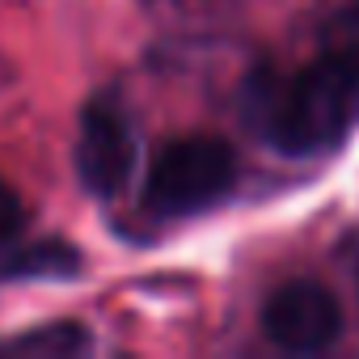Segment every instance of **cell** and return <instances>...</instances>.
Instances as JSON below:
<instances>
[{
	"mask_svg": "<svg viewBox=\"0 0 359 359\" xmlns=\"http://www.w3.org/2000/svg\"><path fill=\"white\" fill-rule=\"evenodd\" d=\"M250 127L283 156H321L338 148L359 118V13H342L330 43L304 68L258 72L245 85Z\"/></svg>",
	"mask_w": 359,
	"mask_h": 359,
	"instance_id": "cell-1",
	"label": "cell"
},
{
	"mask_svg": "<svg viewBox=\"0 0 359 359\" xmlns=\"http://www.w3.org/2000/svg\"><path fill=\"white\" fill-rule=\"evenodd\" d=\"M237 182V156L220 135L169 140L148 169L144 208L161 220H182L216 208Z\"/></svg>",
	"mask_w": 359,
	"mask_h": 359,
	"instance_id": "cell-2",
	"label": "cell"
},
{
	"mask_svg": "<svg viewBox=\"0 0 359 359\" xmlns=\"http://www.w3.org/2000/svg\"><path fill=\"white\" fill-rule=\"evenodd\" d=\"M135 156H140V140L123 102L93 97L81 114V135H76L81 187L97 199H118L135 173Z\"/></svg>",
	"mask_w": 359,
	"mask_h": 359,
	"instance_id": "cell-3",
	"label": "cell"
},
{
	"mask_svg": "<svg viewBox=\"0 0 359 359\" xmlns=\"http://www.w3.org/2000/svg\"><path fill=\"white\" fill-rule=\"evenodd\" d=\"M262 334L292 355L325 351L342 334V304L317 279H287L262 304Z\"/></svg>",
	"mask_w": 359,
	"mask_h": 359,
	"instance_id": "cell-4",
	"label": "cell"
},
{
	"mask_svg": "<svg viewBox=\"0 0 359 359\" xmlns=\"http://www.w3.org/2000/svg\"><path fill=\"white\" fill-rule=\"evenodd\" d=\"M81 266L76 250L64 245V241H43V245H30L22 254H13V262L5 266V275H72Z\"/></svg>",
	"mask_w": 359,
	"mask_h": 359,
	"instance_id": "cell-5",
	"label": "cell"
},
{
	"mask_svg": "<svg viewBox=\"0 0 359 359\" xmlns=\"http://www.w3.org/2000/svg\"><path fill=\"white\" fill-rule=\"evenodd\" d=\"M89 346V334L72 321H60V325H43L34 334H22V338H9L0 342V351H85Z\"/></svg>",
	"mask_w": 359,
	"mask_h": 359,
	"instance_id": "cell-6",
	"label": "cell"
},
{
	"mask_svg": "<svg viewBox=\"0 0 359 359\" xmlns=\"http://www.w3.org/2000/svg\"><path fill=\"white\" fill-rule=\"evenodd\" d=\"M22 224H26V208L18 199V191L9 182H0V250L22 233Z\"/></svg>",
	"mask_w": 359,
	"mask_h": 359,
	"instance_id": "cell-7",
	"label": "cell"
},
{
	"mask_svg": "<svg viewBox=\"0 0 359 359\" xmlns=\"http://www.w3.org/2000/svg\"><path fill=\"white\" fill-rule=\"evenodd\" d=\"M346 9H351V13H359V0H351V5H346Z\"/></svg>",
	"mask_w": 359,
	"mask_h": 359,
	"instance_id": "cell-8",
	"label": "cell"
}]
</instances>
